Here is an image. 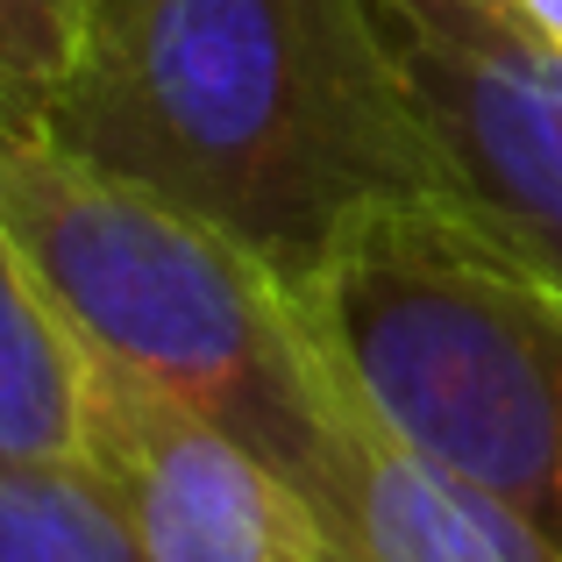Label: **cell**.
<instances>
[{"label":"cell","mask_w":562,"mask_h":562,"mask_svg":"<svg viewBox=\"0 0 562 562\" xmlns=\"http://www.w3.org/2000/svg\"><path fill=\"white\" fill-rule=\"evenodd\" d=\"M43 128L235 235L285 285L363 206L449 200L371 0H100Z\"/></svg>","instance_id":"1"},{"label":"cell","mask_w":562,"mask_h":562,"mask_svg":"<svg viewBox=\"0 0 562 562\" xmlns=\"http://www.w3.org/2000/svg\"><path fill=\"white\" fill-rule=\"evenodd\" d=\"M0 228L86 357L228 427L328 527L363 398L271 263L14 108H0Z\"/></svg>","instance_id":"2"},{"label":"cell","mask_w":562,"mask_h":562,"mask_svg":"<svg viewBox=\"0 0 562 562\" xmlns=\"http://www.w3.org/2000/svg\"><path fill=\"white\" fill-rule=\"evenodd\" d=\"M314 342L406 449L562 549V285L456 200H378L292 278Z\"/></svg>","instance_id":"3"},{"label":"cell","mask_w":562,"mask_h":562,"mask_svg":"<svg viewBox=\"0 0 562 562\" xmlns=\"http://www.w3.org/2000/svg\"><path fill=\"white\" fill-rule=\"evenodd\" d=\"M449 200L562 285V57L506 0H371Z\"/></svg>","instance_id":"4"},{"label":"cell","mask_w":562,"mask_h":562,"mask_svg":"<svg viewBox=\"0 0 562 562\" xmlns=\"http://www.w3.org/2000/svg\"><path fill=\"white\" fill-rule=\"evenodd\" d=\"M86 463L136 562H328L321 520L257 449L108 357H86Z\"/></svg>","instance_id":"5"},{"label":"cell","mask_w":562,"mask_h":562,"mask_svg":"<svg viewBox=\"0 0 562 562\" xmlns=\"http://www.w3.org/2000/svg\"><path fill=\"white\" fill-rule=\"evenodd\" d=\"M328 562H562L541 527H527L506 498L477 492L441 470L435 456L406 449L363 406L342 463V492L321 527Z\"/></svg>","instance_id":"6"},{"label":"cell","mask_w":562,"mask_h":562,"mask_svg":"<svg viewBox=\"0 0 562 562\" xmlns=\"http://www.w3.org/2000/svg\"><path fill=\"white\" fill-rule=\"evenodd\" d=\"M0 449L86 463V349L0 228Z\"/></svg>","instance_id":"7"},{"label":"cell","mask_w":562,"mask_h":562,"mask_svg":"<svg viewBox=\"0 0 562 562\" xmlns=\"http://www.w3.org/2000/svg\"><path fill=\"white\" fill-rule=\"evenodd\" d=\"M0 562H136V541L93 463L0 449Z\"/></svg>","instance_id":"8"},{"label":"cell","mask_w":562,"mask_h":562,"mask_svg":"<svg viewBox=\"0 0 562 562\" xmlns=\"http://www.w3.org/2000/svg\"><path fill=\"white\" fill-rule=\"evenodd\" d=\"M100 0H0V108L50 122L79 79Z\"/></svg>","instance_id":"9"},{"label":"cell","mask_w":562,"mask_h":562,"mask_svg":"<svg viewBox=\"0 0 562 562\" xmlns=\"http://www.w3.org/2000/svg\"><path fill=\"white\" fill-rule=\"evenodd\" d=\"M506 8L520 14V22H527V29H535V36L562 57V0H506Z\"/></svg>","instance_id":"10"}]
</instances>
